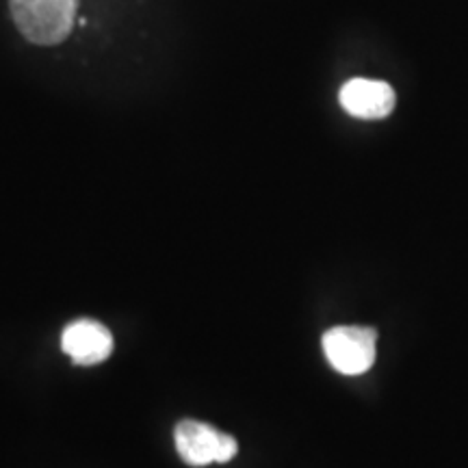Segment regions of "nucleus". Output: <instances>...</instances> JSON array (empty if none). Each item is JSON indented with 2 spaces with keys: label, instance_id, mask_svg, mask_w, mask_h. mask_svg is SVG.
I'll list each match as a JSON object with an SVG mask.
<instances>
[{
  "label": "nucleus",
  "instance_id": "f03ea898",
  "mask_svg": "<svg viewBox=\"0 0 468 468\" xmlns=\"http://www.w3.org/2000/svg\"><path fill=\"white\" fill-rule=\"evenodd\" d=\"M327 362L343 376H360L373 367L378 356V332L362 325H338L324 335Z\"/></svg>",
  "mask_w": 468,
  "mask_h": 468
},
{
  "label": "nucleus",
  "instance_id": "20e7f679",
  "mask_svg": "<svg viewBox=\"0 0 468 468\" xmlns=\"http://www.w3.org/2000/svg\"><path fill=\"white\" fill-rule=\"evenodd\" d=\"M61 347L76 367H93L109 358L113 336L101 321L76 319L63 330Z\"/></svg>",
  "mask_w": 468,
  "mask_h": 468
},
{
  "label": "nucleus",
  "instance_id": "7ed1b4c3",
  "mask_svg": "<svg viewBox=\"0 0 468 468\" xmlns=\"http://www.w3.org/2000/svg\"><path fill=\"white\" fill-rule=\"evenodd\" d=\"M174 438L180 460L196 468L226 464L239 453V444L230 434H224L202 420H180L176 425Z\"/></svg>",
  "mask_w": 468,
  "mask_h": 468
},
{
  "label": "nucleus",
  "instance_id": "f257e3e1",
  "mask_svg": "<svg viewBox=\"0 0 468 468\" xmlns=\"http://www.w3.org/2000/svg\"><path fill=\"white\" fill-rule=\"evenodd\" d=\"M9 7L28 42L55 46L72 33L79 0H9Z\"/></svg>",
  "mask_w": 468,
  "mask_h": 468
},
{
  "label": "nucleus",
  "instance_id": "39448f33",
  "mask_svg": "<svg viewBox=\"0 0 468 468\" xmlns=\"http://www.w3.org/2000/svg\"><path fill=\"white\" fill-rule=\"evenodd\" d=\"M338 101L349 115L360 120H382L393 113L397 96L393 87L384 80L354 79L341 87Z\"/></svg>",
  "mask_w": 468,
  "mask_h": 468
}]
</instances>
